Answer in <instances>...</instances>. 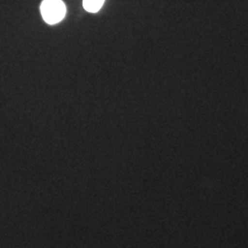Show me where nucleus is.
<instances>
[{
	"mask_svg": "<svg viewBox=\"0 0 248 248\" xmlns=\"http://www.w3.org/2000/svg\"><path fill=\"white\" fill-rule=\"evenodd\" d=\"M105 0H83V7L87 11L96 13L102 8Z\"/></svg>",
	"mask_w": 248,
	"mask_h": 248,
	"instance_id": "obj_2",
	"label": "nucleus"
},
{
	"mask_svg": "<svg viewBox=\"0 0 248 248\" xmlns=\"http://www.w3.org/2000/svg\"><path fill=\"white\" fill-rule=\"evenodd\" d=\"M65 5L62 0H44L41 4V13L45 22L54 25L65 16Z\"/></svg>",
	"mask_w": 248,
	"mask_h": 248,
	"instance_id": "obj_1",
	"label": "nucleus"
}]
</instances>
